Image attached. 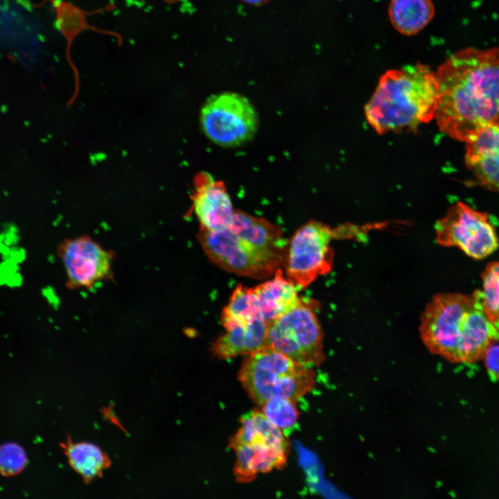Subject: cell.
Returning a JSON list of instances; mask_svg holds the SVG:
<instances>
[{"label": "cell", "mask_w": 499, "mask_h": 499, "mask_svg": "<svg viewBox=\"0 0 499 499\" xmlns=\"http://www.w3.org/2000/svg\"><path fill=\"white\" fill-rule=\"evenodd\" d=\"M435 75L439 99L435 118L441 131L466 143L499 122V46L457 51Z\"/></svg>", "instance_id": "obj_1"}, {"label": "cell", "mask_w": 499, "mask_h": 499, "mask_svg": "<svg viewBox=\"0 0 499 499\" xmlns=\"http://www.w3.org/2000/svg\"><path fill=\"white\" fill-rule=\"evenodd\" d=\"M419 332L431 353L455 363L480 360L499 340V324L485 311L480 290L435 295L421 315Z\"/></svg>", "instance_id": "obj_2"}, {"label": "cell", "mask_w": 499, "mask_h": 499, "mask_svg": "<svg viewBox=\"0 0 499 499\" xmlns=\"http://www.w3.org/2000/svg\"><path fill=\"white\" fill-rule=\"evenodd\" d=\"M200 245L209 259L229 272L257 279L273 276L284 265L288 241L267 220L235 211L221 229L200 230Z\"/></svg>", "instance_id": "obj_3"}, {"label": "cell", "mask_w": 499, "mask_h": 499, "mask_svg": "<svg viewBox=\"0 0 499 499\" xmlns=\"http://www.w3.org/2000/svg\"><path fill=\"white\" fill-rule=\"evenodd\" d=\"M438 99L435 72L424 64H410L381 76L365 115L378 134L412 130L435 118Z\"/></svg>", "instance_id": "obj_4"}, {"label": "cell", "mask_w": 499, "mask_h": 499, "mask_svg": "<svg viewBox=\"0 0 499 499\" xmlns=\"http://www.w3.org/2000/svg\"><path fill=\"white\" fill-rule=\"evenodd\" d=\"M385 223L358 225L345 223L331 227L309 221L299 227L288 242L284 267L286 277L297 290H303L333 267L331 242L335 239L365 240L371 230L387 227Z\"/></svg>", "instance_id": "obj_5"}, {"label": "cell", "mask_w": 499, "mask_h": 499, "mask_svg": "<svg viewBox=\"0 0 499 499\" xmlns=\"http://www.w3.org/2000/svg\"><path fill=\"white\" fill-rule=\"evenodd\" d=\"M238 378L251 399L260 406L277 397L296 403L310 392L316 383L313 367L268 346L247 356Z\"/></svg>", "instance_id": "obj_6"}, {"label": "cell", "mask_w": 499, "mask_h": 499, "mask_svg": "<svg viewBox=\"0 0 499 499\" xmlns=\"http://www.w3.org/2000/svg\"><path fill=\"white\" fill-rule=\"evenodd\" d=\"M240 423L229 444L236 453L234 475L237 482H250L259 473L282 469L289 451L284 433L259 410L243 415Z\"/></svg>", "instance_id": "obj_7"}, {"label": "cell", "mask_w": 499, "mask_h": 499, "mask_svg": "<svg viewBox=\"0 0 499 499\" xmlns=\"http://www.w3.org/2000/svg\"><path fill=\"white\" fill-rule=\"evenodd\" d=\"M319 303L303 299L295 308L268 325L266 346L308 366L324 360L323 333L316 315Z\"/></svg>", "instance_id": "obj_8"}, {"label": "cell", "mask_w": 499, "mask_h": 499, "mask_svg": "<svg viewBox=\"0 0 499 499\" xmlns=\"http://www.w3.org/2000/svg\"><path fill=\"white\" fill-rule=\"evenodd\" d=\"M258 124L253 105L235 92L211 96L200 112V125L205 136L222 147H235L249 141L256 132Z\"/></svg>", "instance_id": "obj_9"}, {"label": "cell", "mask_w": 499, "mask_h": 499, "mask_svg": "<svg viewBox=\"0 0 499 499\" xmlns=\"http://www.w3.org/2000/svg\"><path fill=\"white\" fill-rule=\"evenodd\" d=\"M437 243L455 247L467 256L482 259L499 247V238L486 212L458 202L435 225Z\"/></svg>", "instance_id": "obj_10"}, {"label": "cell", "mask_w": 499, "mask_h": 499, "mask_svg": "<svg viewBox=\"0 0 499 499\" xmlns=\"http://www.w3.org/2000/svg\"><path fill=\"white\" fill-rule=\"evenodd\" d=\"M58 252L69 288L90 289L112 278L114 253L88 236L64 240Z\"/></svg>", "instance_id": "obj_11"}, {"label": "cell", "mask_w": 499, "mask_h": 499, "mask_svg": "<svg viewBox=\"0 0 499 499\" xmlns=\"http://www.w3.org/2000/svg\"><path fill=\"white\" fill-rule=\"evenodd\" d=\"M192 202L200 230L214 231L226 227L235 212L224 184L206 172L195 179Z\"/></svg>", "instance_id": "obj_12"}, {"label": "cell", "mask_w": 499, "mask_h": 499, "mask_svg": "<svg viewBox=\"0 0 499 499\" xmlns=\"http://www.w3.org/2000/svg\"><path fill=\"white\" fill-rule=\"evenodd\" d=\"M465 143L466 166L477 184L499 192V122L486 126Z\"/></svg>", "instance_id": "obj_13"}, {"label": "cell", "mask_w": 499, "mask_h": 499, "mask_svg": "<svg viewBox=\"0 0 499 499\" xmlns=\"http://www.w3.org/2000/svg\"><path fill=\"white\" fill-rule=\"evenodd\" d=\"M268 324L263 317L225 329L212 344V353L219 359L251 354L266 346Z\"/></svg>", "instance_id": "obj_14"}, {"label": "cell", "mask_w": 499, "mask_h": 499, "mask_svg": "<svg viewBox=\"0 0 499 499\" xmlns=\"http://www.w3.org/2000/svg\"><path fill=\"white\" fill-rule=\"evenodd\" d=\"M262 315L268 325L299 305L303 299L297 288L286 277L281 268L272 279L254 287Z\"/></svg>", "instance_id": "obj_15"}, {"label": "cell", "mask_w": 499, "mask_h": 499, "mask_svg": "<svg viewBox=\"0 0 499 499\" xmlns=\"http://www.w3.org/2000/svg\"><path fill=\"white\" fill-rule=\"evenodd\" d=\"M388 15L398 32L411 36L430 22L435 15V7L431 0H392Z\"/></svg>", "instance_id": "obj_16"}, {"label": "cell", "mask_w": 499, "mask_h": 499, "mask_svg": "<svg viewBox=\"0 0 499 499\" xmlns=\"http://www.w3.org/2000/svg\"><path fill=\"white\" fill-rule=\"evenodd\" d=\"M71 466L86 482L99 477L110 465V459L98 446L68 440L62 445Z\"/></svg>", "instance_id": "obj_17"}, {"label": "cell", "mask_w": 499, "mask_h": 499, "mask_svg": "<svg viewBox=\"0 0 499 499\" xmlns=\"http://www.w3.org/2000/svg\"><path fill=\"white\" fill-rule=\"evenodd\" d=\"M261 317L263 315L254 288L239 284L222 310L221 323L227 329L248 324Z\"/></svg>", "instance_id": "obj_18"}, {"label": "cell", "mask_w": 499, "mask_h": 499, "mask_svg": "<svg viewBox=\"0 0 499 499\" xmlns=\"http://www.w3.org/2000/svg\"><path fill=\"white\" fill-rule=\"evenodd\" d=\"M295 402L285 398H272L261 405V412L286 436L297 423L299 412Z\"/></svg>", "instance_id": "obj_19"}, {"label": "cell", "mask_w": 499, "mask_h": 499, "mask_svg": "<svg viewBox=\"0 0 499 499\" xmlns=\"http://www.w3.org/2000/svg\"><path fill=\"white\" fill-rule=\"evenodd\" d=\"M482 280L480 292L485 311L493 322L499 324V261L486 266Z\"/></svg>", "instance_id": "obj_20"}, {"label": "cell", "mask_w": 499, "mask_h": 499, "mask_svg": "<svg viewBox=\"0 0 499 499\" xmlns=\"http://www.w3.org/2000/svg\"><path fill=\"white\" fill-rule=\"evenodd\" d=\"M26 464V453L21 446L13 442L0 446V473L6 476L17 475Z\"/></svg>", "instance_id": "obj_21"}, {"label": "cell", "mask_w": 499, "mask_h": 499, "mask_svg": "<svg viewBox=\"0 0 499 499\" xmlns=\"http://www.w3.org/2000/svg\"><path fill=\"white\" fill-rule=\"evenodd\" d=\"M487 370L491 377L499 380V344H491L483 358Z\"/></svg>", "instance_id": "obj_22"}, {"label": "cell", "mask_w": 499, "mask_h": 499, "mask_svg": "<svg viewBox=\"0 0 499 499\" xmlns=\"http://www.w3.org/2000/svg\"><path fill=\"white\" fill-rule=\"evenodd\" d=\"M244 1H245L248 3H261L262 1H263L265 0H244Z\"/></svg>", "instance_id": "obj_23"}, {"label": "cell", "mask_w": 499, "mask_h": 499, "mask_svg": "<svg viewBox=\"0 0 499 499\" xmlns=\"http://www.w3.org/2000/svg\"><path fill=\"white\" fill-rule=\"evenodd\" d=\"M164 1L166 2H168V3H175V2H179V1H181L183 0H164Z\"/></svg>", "instance_id": "obj_24"}]
</instances>
